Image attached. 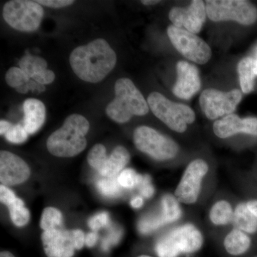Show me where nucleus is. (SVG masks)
Here are the masks:
<instances>
[{
    "label": "nucleus",
    "instance_id": "f257e3e1",
    "mask_svg": "<svg viewBox=\"0 0 257 257\" xmlns=\"http://www.w3.org/2000/svg\"><path fill=\"white\" fill-rule=\"evenodd\" d=\"M69 62L79 78L87 82L97 83L114 69L116 55L105 40L99 38L74 49Z\"/></svg>",
    "mask_w": 257,
    "mask_h": 257
},
{
    "label": "nucleus",
    "instance_id": "f03ea898",
    "mask_svg": "<svg viewBox=\"0 0 257 257\" xmlns=\"http://www.w3.org/2000/svg\"><path fill=\"white\" fill-rule=\"evenodd\" d=\"M89 130L88 120L82 115L69 116L62 127L56 130L47 141L48 151L58 157H72L79 155L87 147Z\"/></svg>",
    "mask_w": 257,
    "mask_h": 257
},
{
    "label": "nucleus",
    "instance_id": "7ed1b4c3",
    "mask_svg": "<svg viewBox=\"0 0 257 257\" xmlns=\"http://www.w3.org/2000/svg\"><path fill=\"white\" fill-rule=\"evenodd\" d=\"M114 91L115 98L106 106V113L116 122L125 123L134 115L143 116L149 112L148 103L130 79H118Z\"/></svg>",
    "mask_w": 257,
    "mask_h": 257
},
{
    "label": "nucleus",
    "instance_id": "20e7f679",
    "mask_svg": "<svg viewBox=\"0 0 257 257\" xmlns=\"http://www.w3.org/2000/svg\"><path fill=\"white\" fill-rule=\"evenodd\" d=\"M202 243L200 231L194 225L187 224L162 236L157 241L155 251L160 257H178L181 253L196 252Z\"/></svg>",
    "mask_w": 257,
    "mask_h": 257
},
{
    "label": "nucleus",
    "instance_id": "39448f33",
    "mask_svg": "<svg viewBox=\"0 0 257 257\" xmlns=\"http://www.w3.org/2000/svg\"><path fill=\"white\" fill-rule=\"evenodd\" d=\"M147 103L158 119L177 133L185 132L187 124H192L195 120V114L190 107L173 102L160 93L150 94Z\"/></svg>",
    "mask_w": 257,
    "mask_h": 257
},
{
    "label": "nucleus",
    "instance_id": "423d86ee",
    "mask_svg": "<svg viewBox=\"0 0 257 257\" xmlns=\"http://www.w3.org/2000/svg\"><path fill=\"white\" fill-rule=\"evenodd\" d=\"M208 18L214 22L235 21L252 25L257 20L256 7L244 0H210L206 2Z\"/></svg>",
    "mask_w": 257,
    "mask_h": 257
},
{
    "label": "nucleus",
    "instance_id": "0eeeda50",
    "mask_svg": "<svg viewBox=\"0 0 257 257\" xmlns=\"http://www.w3.org/2000/svg\"><path fill=\"white\" fill-rule=\"evenodd\" d=\"M44 10L36 1L13 0L3 8V18L6 23L21 32H34L41 24Z\"/></svg>",
    "mask_w": 257,
    "mask_h": 257
},
{
    "label": "nucleus",
    "instance_id": "6e6552de",
    "mask_svg": "<svg viewBox=\"0 0 257 257\" xmlns=\"http://www.w3.org/2000/svg\"><path fill=\"white\" fill-rule=\"evenodd\" d=\"M42 241L47 257H73L85 244V236L80 229L59 228L43 231Z\"/></svg>",
    "mask_w": 257,
    "mask_h": 257
},
{
    "label": "nucleus",
    "instance_id": "1a4fd4ad",
    "mask_svg": "<svg viewBox=\"0 0 257 257\" xmlns=\"http://www.w3.org/2000/svg\"><path fill=\"white\" fill-rule=\"evenodd\" d=\"M134 143L140 151L156 160H171L178 153L177 143L149 126H142L135 130Z\"/></svg>",
    "mask_w": 257,
    "mask_h": 257
},
{
    "label": "nucleus",
    "instance_id": "9d476101",
    "mask_svg": "<svg viewBox=\"0 0 257 257\" xmlns=\"http://www.w3.org/2000/svg\"><path fill=\"white\" fill-rule=\"evenodd\" d=\"M167 34L174 47L186 58L199 64H206L210 60V47L195 34L174 25L169 27Z\"/></svg>",
    "mask_w": 257,
    "mask_h": 257
},
{
    "label": "nucleus",
    "instance_id": "9b49d317",
    "mask_svg": "<svg viewBox=\"0 0 257 257\" xmlns=\"http://www.w3.org/2000/svg\"><path fill=\"white\" fill-rule=\"evenodd\" d=\"M242 94L235 89L223 92L214 89L204 90L199 98L202 110L209 119H215L220 116L232 114L239 104Z\"/></svg>",
    "mask_w": 257,
    "mask_h": 257
},
{
    "label": "nucleus",
    "instance_id": "f8f14e48",
    "mask_svg": "<svg viewBox=\"0 0 257 257\" xmlns=\"http://www.w3.org/2000/svg\"><path fill=\"white\" fill-rule=\"evenodd\" d=\"M208 170L207 164L202 160H196L189 164L175 191L176 198L179 202L193 204L197 202L202 179Z\"/></svg>",
    "mask_w": 257,
    "mask_h": 257
},
{
    "label": "nucleus",
    "instance_id": "ddd939ff",
    "mask_svg": "<svg viewBox=\"0 0 257 257\" xmlns=\"http://www.w3.org/2000/svg\"><path fill=\"white\" fill-rule=\"evenodd\" d=\"M207 15L205 3L194 0L187 8H172L169 18L176 28L197 34L202 30Z\"/></svg>",
    "mask_w": 257,
    "mask_h": 257
},
{
    "label": "nucleus",
    "instance_id": "4468645a",
    "mask_svg": "<svg viewBox=\"0 0 257 257\" xmlns=\"http://www.w3.org/2000/svg\"><path fill=\"white\" fill-rule=\"evenodd\" d=\"M28 164L18 155L8 151L0 152V182L2 185H18L30 177Z\"/></svg>",
    "mask_w": 257,
    "mask_h": 257
},
{
    "label": "nucleus",
    "instance_id": "2eb2a0df",
    "mask_svg": "<svg viewBox=\"0 0 257 257\" xmlns=\"http://www.w3.org/2000/svg\"><path fill=\"white\" fill-rule=\"evenodd\" d=\"M177 80L172 92L180 99H191L200 89L199 70L194 64L180 61L177 63Z\"/></svg>",
    "mask_w": 257,
    "mask_h": 257
},
{
    "label": "nucleus",
    "instance_id": "dca6fc26",
    "mask_svg": "<svg viewBox=\"0 0 257 257\" xmlns=\"http://www.w3.org/2000/svg\"><path fill=\"white\" fill-rule=\"evenodd\" d=\"M214 133L219 138H227L238 133L257 135V118L241 119L236 114H231L218 120L214 124Z\"/></svg>",
    "mask_w": 257,
    "mask_h": 257
},
{
    "label": "nucleus",
    "instance_id": "f3484780",
    "mask_svg": "<svg viewBox=\"0 0 257 257\" xmlns=\"http://www.w3.org/2000/svg\"><path fill=\"white\" fill-rule=\"evenodd\" d=\"M0 201L9 209L10 219L15 226L23 227L28 224L30 211L25 207L23 201L6 186H0Z\"/></svg>",
    "mask_w": 257,
    "mask_h": 257
},
{
    "label": "nucleus",
    "instance_id": "a211bd4d",
    "mask_svg": "<svg viewBox=\"0 0 257 257\" xmlns=\"http://www.w3.org/2000/svg\"><path fill=\"white\" fill-rule=\"evenodd\" d=\"M24 126L29 135L36 133L44 124L46 117V108L41 101L28 99L23 104Z\"/></svg>",
    "mask_w": 257,
    "mask_h": 257
},
{
    "label": "nucleus",
    "instance_id": "6ab92c4d",
    "mask_svg": "<svg viewBox=\"0 0 257 257\" xmlns=\"http://www.w3.org/2000/svg\"><path fill=\"white\" fill-rule=\"evenodd\" d=\"M130 155L124 147L118 146L107 157L99 172L102 177H117L128 163Z\"/></svg>",
    "mask_w": 257,
    "mask_h": 257
},
{
    "label": "nucleus",
    "instance_id": "aec40b11",
    "mask_svg": "<svg viewBox=\"0 0 257 257\" xmlns=\"http://www.w3.org/2000/svg\"><path fill=\"white\" fill-rule=\"evenodd\" d=\"M235 229L253 234L257 231V217L249 210L246 203H241L236 207L233 216Z\"/></svg>",
    "mask_w": 257,
    "mask_h": 257
},
{
    "label": "nucleus",
    "instance_id": "412c9836",
    "mask_svg": "<svg viewBox=\"0 0 257 257\" xmlns=\"http://www.w3.org/2000/svg\"><path fill=\"white\" fill-rule=\"evenodd\" d=\"M254 65L255 59L252 57H245L238 64L237 71L239 76L240 86L245 94L252 92L254 88V79L256 76Z\"/></svg>",
    "mask_w": 257,
    "mask_h": 257
},
{
    "label": "nucleus",
    "instance_id": "4be33fe9",
    "mask_svg": "<svg viewBox=\"0 0 257 257\" xmlns=\"http://www.w3.org/2000/svg\"><path fill=\"white\" fill-rule=\"evenodd\" d=\"M251 245V240L247 235L239 229H234L224 239L226 251L231 255H240L246 252Z\"/></svg>",
    "mask_w": 257,
    "mask_h": 257
},
{
    "label": "nucleus",
    "instance_id": "5701e85b",
    "mask_svg": "<svg viewBox=\"0 0 257 257\" xmlns=\"http://www.w3.org/2000/svg\"><path fill=\"white\" fill-rule=\"evenodd\" d=\"M161 211L166 223L171 224L178 220L182 216V210L177 198L171 194H166L162 199Z\"/></svg>",
    "mask_w": 257,
    "mask_h": 257
},
{
    "label": "nucleus",
    "instance_id": "b1692460",
    "mask_svg": "<svg viewBox=\"0 0 257 257\" xmlns=\"http://www.w3.org/2000/svg\"><path fill=\"white\" fill-rule=\"evenodd\" d=\"M234 211L229 202L220 201L216 202L210 211L211 221L216 225L229 224L233 220Z\"/></svg>",
    "mask_w": 257,
    "mask_h": 257
},
{
    "label": "nucleus",
    "instance_id": "393cba45",
    "mask_svg": "<svg viewBox=\"0 0 257 257\" xmlns=\"http://www.w3.org/2000/svg\"><path fill=\"white\" fill-rule=\"evenodd\" d=\"M20 68L23 69L30 79L42 71L46 70L47 63L45 59L32 55H25L19 62Z\"/></svg>",
    "mask_w": 257,
    "mask_h": 257
},
{
    "label": "nucleus",
    "instance_id": "a878e982",
    "mask_svg": "<svg viewBox=\"0 0 257 257\" xmlns=\"http://www.w3.org/2000/svg\"><path fill=\"white\" fill-rule=\"evenodd\" d=\"M63 216L62 213L55 207L45 208L42 213L40 226L43 231L59 229L62 227Z\"/></svg>",
    "mask_w": 257,
    "mask_h": 257
},
{
    "label": "nucleus",
    "instance_id": "bb28decb",
    "mask_svg": "<svg viewBox=\"0 0 257 257\" xmlns=\"http://www.w3.org/2000/svg\"><path fill=\"white\" fill-rule=\"evenodd\" d=\"M166 224L167 223L160 211L159 213L148 214L142 218L139 221L138 229L142 234H148Z\"/></svg>",
    "mask_w": 257,
    "mask_h": 257
},
{
    "label": "nucleus",
    "instance_id": "cd10ccee",
    "mask_svg": "<svg viewBox=\"0 0 257 257\" xmlns=\"http://www.w3.org/2000/svg\"><path fill=\"white\" fill-rule=\"evenodd\" d=\"M117 177H103L97 181L96 188L104 197L116 198L121 195V187Z\"/></svg>",
    "mask_w": 257,
    "mask_h": 257
},
{
    "label": "nucleus",
    "instance_id": "c85d7f7f",
    "mask_svg": "<svg viewBox=\"0 0 257 257\" xmlns=\"http://www.w3.org/2000/svg\"><path fill=\"white\" fill-rule=\"evenodd\" d=\"M107 157L105 147L100 144H97L91 149L88 154V163L99 173L105 163Z\"/></svg>",
    "mask_w": 257,
    "mask_h": 257
},
{
    "label": "nucleus",
    "instance_id": "c756f323",
    "mask_svg": "<svg viewBox=\"0 0 257 257\" xmlns=\"http://www.w3.org/2000/svg\"><path fill=\"white\" fill-rule=\"evenodd\" d=\"M143 176L139 175L133 169H126L118 176V182L122 188L134 189L138 187Z\"/></svg>",
    "mask_w": 257,
    "mask_h": 257
},
{
    "label": "nucleus",
    "instance_id": "7c9ffc66",
    "mask_svg": "<svg viewBox=\"0 0 257 257\" xmlns=\"http://www.w3.org/2000/svg\"><path fill=\"white\" fill-rule=\"evenodd\" d=\"M30 79L28 74L20 67H11L5 75V80L8 85L15 89L27 84Z\"/></svg>",
    "mask_w": 257,
    "mask_h": 257
},
{
    "label": "nucleus",
    "instance_id": "2f4dec72",
    "mask_svg": "<svg viewBox=\"0 0 257 257\" xmlns=\"http://www.w3.org/2000/svg\"><path fill=\"white\" fill-rule=\"evenodd\" d=\"M29 134L24 125L20 124L13 125L4 136L10 143L23 144L28 140Z\"/></svg>",
    "mask_w": 257,
    "mask_h": 257
},
{
    "label": "nucleus",
    "instance_id": "473e14b6",
    "mask_svg": "<svg viewBox=\"0 0 257 257\" xmlns=\"http://www.w3.org/2000/svg\"><path fill=\"white\" fill-rule=\"evenodd\" d=\"M110 223L109 214L106 211L98 213L92 216L88 221V224L94 231L105 228L109 226Z\"/></svg>",
    "mask_w": 257,
    "mask_h": 257
},
{
    "label": "nucleus",
    "instance_id": "72a5a7b5",
    "mask_svg": "<svg viewBox=\"0 0 257 257\" xmlns=\"http://www.w3.org/2000/svg\"><path fill=\"white\" fill-rule=\"evenodd\" d=\"M121 236H122V230L116 226L111 227L109 234L102 241L103 249L109 250L111 246L119 242Z\"/></svg>",
    "mask_w": 257,
    "mask_h": 257
},
{
    "label": "nucleus",
    "instance_id": "f704fd0d",
    "mask_svg": "<svg viewBox=\"0 0 257 257\" xmlns=\"http://www.w3.org/2000/svg\"><path fill=\"white\" fill-rule=\"evenodd\" d=\"M140 193L144 197L151 198L155 193V188L152 184L151 177L149 175H144L141 182L138 187Z\"/></svg>",
    "mask_w": 257,
    "mask_h": 257
},
{
    "label": "nucleus",
    "instance_id": "c9c22d12",
    "mask_svg": "<svg viewBox=\"0 0 257 257\" xmlns=\"http://www.w3.org/2000/svg\"><path fill=\"white\" fill-rule=\"evenodd\" d=\"M55 73L52 70H50V69H46V70L42 71L40 73L34 76L32 79L45 85V84H51V83L55 80Z\"/></svg>",
    "mask_w": 257,
    "mask_h": 257
},
{
    "label": "nucleus",
    "instance_id": "e433bc0d",
    "mask_svg": "<svg viewBox=\"0 0 257 257\" xmlns=\"http://www.w3.org/2000/svg\"><path fill=\"white\" fill-rule=\"evenodd\" d=\"M38 4L52 8H62L73 4L72 0H39L36 1Z\"/></svg>",
    "mask_w": 257,
    "mask_h": 257
},
{
    "label": "nucleus",
    "instance_id": "4c0bfd02",
    "mask_svg": "<svg viewBox=\"0 0 257 257\" xmlns=\"http://www.w3.org/2000/svg\"><path fill=\"white\" fill-rule=\"evenodd\" d=\"M98 240V234L96 231L88 233L85 236V245L88 247H92L96 244Z\"/></svg>",
    "mask_w": 257,
    "mask_h": 257
},
{
    "label": "nucleus",
    "instance_id": "58836bf2",
    "mask_svg": "<svg viewBox=\"0 0 257 257\" xmlns=\"http://www.w3.org/2000/svg\"><path fill=\"white\" fill-rule=\"evenodd\" d=\"M13 124L6 121V120L2 119L0 121V135H5L8 131L13 127Z\"/></svg>",
    "mask_w": 257,
    "mask_h": 257
},
{
    "label": "nucleus",
    "instance_id": "ea45409f",
    "mask_svg": "<svg viewBox=\"0 0 257 257\" xmlns=\"http://www.w3.org/2000/svg\"><path fill=\"white\" fill-rule=\"evenodd\" d=\"M130 204H131L132 207L135 208V209H140V208L143 207L144 204L143 197H140V196L134 197L133 199H132L131 202H130Z\"/></svg>",
    "mask_w": 257,
    "mask_h": 257
},
{
    "label": "nucleus",
    "instance_id": "a19ab883",
    "mask_svg": "<svg viewBox=\"0 0 257 257\" xmlns=\"http://www.w3.org/2000/svg\"><path fill=\"white\" fill-rule=\"evenodd\" d=\"M246 204L249 210L257 217V200L251 201L246 203Z\"/></svg>",
    "mask_w": 257,
    "mask_h": 257
},
{
    "label": "nucleus",
    "instance_id": "79ce46f5",
    "mask_svg": "<svg viewBox=\"0 0 257 257\" xmlns=\"http://www.w3.org/2000/svg\"><path fill=\"white\" fill-rule=\"evenodd\" d=\"M142 3L145 5H153L158 4V3H160V1H157V0H155V1H153V0H145V1H142Z\"/></svg>",
    "mask_w": 257,
    "mask_h": 257
},
{
    "label": "nucleus",
    "instance_id": "37998d69",
    "mask_svg": "<svg viewBox=\"0 0 257 257\" xmlns=\"http://www.w3.org/2000/svg\"><path fill=\"white\" fill-rule=\"evenodd\" d=\"M0 257H15V256L10 251H3L0 253Z\"/></svg>",
    "mask_w": 257,
    "mask_h": 257
},
{
    "label": "nucleus",
    "instance_id": "c03bdc74",
    "mask_svg": "<svg viewBox=\"0 0 257 257\" xmlns=\"http://www.w3.org/2000/svg\"><path fill=\"white\" fill-rule=\"evenodd\" d=\"M254 71L255 74H256V75L257 76V60H256V59H255Z\"/></svg>",
    "mask_w": 257,
    "mask_h": 257
},
{
    "label": "nucleus",
    "instance_id": "a18cd8bd",
    "mask_svg": "<svg viewBox=\"0 0 257 257\" xmlns=\"http://www.w3.org/2000/svg\"><path fill=\"white\" fill-rule=\"evenodd\" d=\"M255 57H256V60H257V47L256 50H255Z\"/></svg>",
    "mask_w": 257,
    "mask_h": 257
},
{
    "label": "nucleus",
    "instance_id": "49530a36",
    "mask_svg": "<svg viewBox=\"0 0 257 257\" xmlns=\"http://www.w3.org/2000/svg\"><path fill=\"white\" fill-rule=\"evenodd\" d=\"M138 257H152V256H147V255H142V256H140Z\"/></svg>",
    "mask_w": 257,
    "mask_h": 257
}]
</instances>
